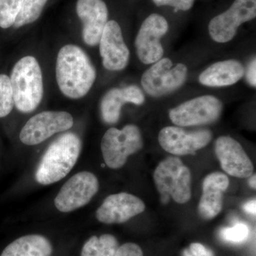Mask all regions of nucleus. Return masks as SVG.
I'll use <instances>...</instances> for the list:
<instances>
[{"instance_id":"24","label":"nucleus","mask_w":256,"mask_h":256,"mask_svg":"<svg viewBox=\"0 0 256 256\" xmlns=\"http://www.w3.org/2000/svg\"><path fill=\"white\" fill-rule=\"evenodd\" d=\"M22 0H0V28H10L14 25Z\"/></svg>"},{"instance_id":"3","label":"nucleus","mask_w":256,"mask_h":256,"mask_svg":"<svg viewBox=\"0 0 256 256\" xmlns=\"http://www.w3.org/2000/svg\"><path fill=\"white\" fill-rule=\"evenodd\" d=\"M14 105L20 112L35 110L43 98V77L40 64L28 56L16 62L10 77Z\"/></svg>"},{"instance_id":"33","label":"nucleus","mask_w":256,"mask_h":256,"mask_svg":"<svg viewBox=\"0 0 256 256\" xmlns=\"http://www.w3.org/2000/svg\"><path fill=\"white\" fill-rule=\"evenodd\" d=\"M184 256H194L191 254V252H190V250H184Z\"/></svg>"},{"instance_id":"5","label":"nucleus","mask_w":256,"mask_h":256,"mask_svg":"<svg viewBox=\"0 0 256 256\" xmlns=\"http://www.w3.org/2000/svg\"><path fill=\"white\" fill-rule=\"evenodd\" d=\"M142 146V134L134 124H128L122 130L110 128L101 141L104 161L111 169L124 166L128 156L140 150Z\"/></svg>"},{"instance_id":"4","label":"nucleus","mask_w":256,"mask_h":256,"mask_svg":"<svg viewBox=\"0 0 256 256\" xmlns=\"http://www.w3.org/2000/svg\"><path fill=\"white\" fill-rule=\"evenodd\" d=\"M154 180L163 203H168L170 197L178 204L191 198V172L180 158L169 156L162 161L154 171Z\"/></svg>"},{"instance_id":"13","label":"nucleus","mask_w":256,"mask_h":256,"mask_svg":"<svg viewBox=\"0 0 256 256\" xmlns=\"http://www.w3.org/2000/svg\"><path fill=\"white\" fill-rule=\"evenodd\" d=\"M146 210L144 202L130 194H114L107 197L96 212V218L101 223H124Z\"/></svg>"},{"instance_id":"31","label":"nucleus","mask_w":256,"mask_h":256,"mask_svg":"<svg viewBox=\"0 0 256 256\" xmlns=\"http://www.w3.org/2000/svg\"><path fill=\"white\" fill-rule=\"evenodd\" d=\"M256 201L255 198L252 201L247 202L244 206V210L250 214H256Z\"/></svg>"},{"instance_id":"16","label":"nucleus","mask_w":256,"mask_h":256,"mask_svg":"<svg viewBox=\"0 0 256 256\" xmlns=\"http://www.w3.org/2000/svg\"><path fill=\"white\" fill-rule=\"evenodd\" d=\"M76 12L84 24L85 43L92 46L98 44L108 18L106 3L102 0H78Z\"/></svg>"},{"instance_id":"32","label":"nucleus","mask_w":256,"mask_h":256,"mask_svg":"<svg viewBox=\"0 0 256 256\" xmlns=\"http://www.w3.org/2000/svg\"><path fill=\"white\" fill-rule=\"evenodd\" d=\"M256 174H254V176H252L250 180H249V185H250L252 188H256Z\"/></svg>"},{"instance_id":"22","label":"nucleus","mask_w":256,"mask_h":256,"mask_svg":"<svg viewBox=\"0 0 256 256\" xmlns=\"http://www.w3.org/2000/svg\"><path fill=\"white\" fill-rule=\"evenodd\" d=\"M47 2L48 0H22L21 8L13 26L15 28H20L36 21Z\"/></svg>"},{"instance_id":"30","label":"nucleus","mask_w":256,"mask_h":256,"mask_svg":"<svg viewBox=\"0 0 256 256\" xmlns=\"http://www.w3.org/2000/svg\"><path fill=\"white\" fill-rule=\"evenodd\" d=\"M256 58L252 60L249 64L248 68L247 69L246 77L248 82L252 86L256 87Z\"/></svg>"},{"instance_id":"17","label":"nucleus","mask_w":256,"mask_h":256,"mask_svg":"<svg viewBox=\"0 0 256 256\" xmlns=\"http://www.w3.org/2000/svg\"><path fill=\"white\" fill-rule=\"evenodd\" d=\"M228 176L220 172L207 175L202 185V195L198 204V214L204 220L215 218L222 212L224 193L228 188Z\"/></svg>"},{"instance_id":"20","label":"nucleus","mask_w":256,"mask_h":256,"mask_svg":"<svg viewBox=\"0 0 256 256\" xmlns=\"http://www.w3.org/2000/svg\"><path fill=\"white\" fill-rule=\"evenodd\" d=\"M127 102L129 101L124 88H112L106 92L100 104L101 114L106 124H116L122 106Z\"/></svg>"},{"instance_id":"25","label":"nucleus","mask_w":256,"mask_h":256,"mask_svg":"<svg viewBox=\"0 0 256 256\" xmlns=\"http://www.w3.org/2000/svg\"><path fill=\"white\" fill-rule=\"evenodd\" d=\"M249 235V228L246 224L238 223L234 226L222 228L220 236L227 242L239 244L247 240Z\"/></svg>"},{"instance_id":"28","label":"nucleus","mask_w":256,"mask_h":256,"mask_svg":"<svg viewBox=\"0 0 256 256\" xmlns=\"http://www.w3.org/2000/svg\"><path fill=\"white\" fill-rule=\"evenodd\" d=\"M114 256H144V254L137 244L127 242L119 246Z\"/></svg>"},{"instance_id":"9","label":"nucleus","mask_w":256,"mask_h":256,"mask_svg":"<svg viewBox=\"0 0 256 256\" xmlns=\"http://www.w3.org/2000/svg\"><path fill=\"white\" fill-rule=\"evenodd\" d=\"M222 102L212 96H204L183 102L170 111L173 124L182 127L212 124L222 114Z\"/></svg>"},{"instance_id":"27","label":"nucleus","mask_w":256,"mask_h":256,"mask_svg":"<svg viewBox=\"0 0 256 256\" xmlns=\"http://www.w3.org/2000/svg\"><path fill=\"white\" fill-rule=\"evenodd\" d=\"M124 94L128 98V101L130 104L136 105H142L144 102V96L140 88L136 86H130L124 88Z\"/></svg>"},{"instance_id":"23","label":"nucleus","mask_w":256,"mask_h":256,"mask_svg":"<svg viewBox=\"0 0 256 256\" xmlns=\"http://www.w3.org/2000/svg\"><path fill=\"white\" fill-rule=\"evenodd\" d=\"M14 102L10 78L0 74V118L6 117L12 110Z\"/></svg>"},{"instance_id":"1","label":"nucleus","mask_w":256,"mask_h":256,"mask_svg":"<svg viewBox=\"0 0 256 256\" xmlns=\"http://www.w3.org/2000/svg\"><path fill=\"white\" fill-rule=\"evenodd\" d=\"M57 84L64 95L72 99L84 97L92 88L96 70L80 47L66 45L60 48L56 67Z\"/></svg>"},{"instance_id":"2","label":"nucleus","mask_w":256,"mask_h":256,"mask_svg":"<svg viewBox=\"0 0 256 256\" xmlns=\"http://www.w3.org/2000/svg\"><path fill=\"white\" fill-rule=\"evenodd\" d=\"M80 150L82 141L77 134L67 132L57 138L48 146L37 168V182L52 184L65 178L76 163Z\"/></svg>"},{"instance_id":"10","label":"nucleus","mask_w":256,"mask_h":256,"mask_svg":"<svg viewBox=\"0 0 256 256\" xmlns=\"http://www.w3.org/2000/svg\"><path fill=\"white\" fill-rule=\"evenodd\" d=\"M256 16V0H235L228 10L210 20V36L218 43L230 41L239 26L254 20Z\"/></svg>"},{"instance_id":"7","label":"nucleus","mask_w":256,"mask_h":256,"mask_svg":"<svg viewBox=\"0 0 256 256\" xmlns=\"http://www.w3.org/2000/svg\"><path fill=\"white\" fill-rule=\"evenodd\" d=\"M72 114L64 111H44L31 118L20 134L22 142L26 146H36L52 136L72 128Z\"/></svg>"},{"instance_id":"14","label":"nucleus","mask_w":256,"mask_h":256,"mask_svg":"<svg viewBox=\"0 0 256 256\" xmlns=\"http://www.w3.org/2000/svg\"><path fill=\"white\" fill-rule=\"evenodd\" d=\"M215 152L222 169L230 176L248 178L254 173L252 160L240 143L233 138H218L216 141Z\"/></svg>"},{"instance_id":"19","label":"nucleus","mask_w":256,"mask_h":256,"mask_svg":"<svg viewBox=\"0 0 256 256\" xmlns=\"http://www.w3.org/2000/svg\"><path fill=\"white\" fill-rule=\"evenodd\" d=\"M52 244L44 236L36 234L24 236L9 244L0 256H50Z\"/></svg>"},{"instance_id":"18","label":"nucleus","mask_w":256,"mask_h":256,"mask_svg":"<svg viewBox=\"0 0 256 256\" xmlns=\"http://www.w3.org/2000/svg\"><path fill=\"white\" fill-rule=\"evenodd\" d=\"M244 66L236 60H227L212 64L200 76V82L210 87L233 85L244 75Z\"/></svg>"},{"instance_id":"6","label":"nucleus","mask_w":256,"mask_h":256,"mask_svg":"<svg viewBox=\"0 0 256 256\" xmlns=\"http://www.w3.org/2000/svg\"><path fill=\"white\" fill-rule=\"evenodd\" d=\"M188 68L182 64L173 65L170 58L156 62L142 75L141 82L146 94L158 97L170 94L182 86L186 78Z\"/></svg>"},{"instance_id":"15","label":"nucleus","mask_w":256,"mask_h":256,"mask_svg":"<svg viewBox=\"0 0 256 256\" xmlns=\"http://www.w3.org/2000/svg\"><path fill=\"white\" fill-rule=\"evenodd\" d=\"M99 44L102 65L106 69L116 72L122 70L127 66L130 52L124 43L120 26L117 22L114 20L108 22Z\"/></svg>"},{"instance_id":"29","label":"nucleus","mask_w":256,"mask_h":256,"mask_svg":"<svg viewBox=\"0 0 256 256\" xmlns=\"http://www.w3.org/2000/svg\"><path fill=\"white\" fill-rule=\"evenodd\" d=\"M190 252L194 256H214L212 250L198 242L192 244L190 245Z\"/></svg>"},{"instance_id":"21","label":"nucleus","mask_w":256,"mask_h":256,"mask_svg":"<svg viewBox=\"0 0 256 256\" xmlns=\"http://www.w3.org/2000/svg\"><path fill=\"white\" fill-rule=\"evenodd\" d=\"M118 248L117 239L110 234L94 236L84 244L80 256H114Z\"/></svg>"},{"instance_id":"11","label":"nucleus","mask_w":256,"mask_h":256,"mask_svg":"<svg viewBox=\"0 0 256 256\" xmlns=\"http://www.w3.org/2000/svg\"><path fill=\"white\" fill-rule=\"evenodd\" d=\"M168 30V21L160 14H150L143 22L134 42L138 58L143 64L156 63L161 60L164 50L160 38Z\"/></svg>"},{"instance_id":"26","label":"nucleus","mask_w":256,"mask_h":256,"mask_svg":"<svg viewBox=\"0 0 256 256\" xmlns=\"http://www.w3.org/2000/svg\"><path fill=\"white\" fill-rule=\"evenodd\" d=\"M156 6H171L176 10L186 11L191 9L194 0H152Z\"/></svg>"},{"instance_id":"8","label":"nucleus","mask_w":256,"mask_h":256,"mask_svg":"<svg viewBox=\"0 0 256 256\" xmlns=\"http://www.w3.org/2000/svg\"><path fill=\"white\" fill-rule=\"evenodd\" d=\"M99 190L97 178L89 172H80L69 178L56 196L55 206L67 213L86 205Z\"/></svg>"},{"instance_id":"12","label":"nucleus","mask_w":256,"mask_h":256,"mask_svg":"<svg viewBox=\"0 0 256 256\" xmlns=\"http://www.w3.org/2000/svg\"><path fill=\"white\" fill-rule=\"evenodd\" d=\"M212 133L208 130L188 132L178 127L169 126L160 131L158 140L165 151L176 156L194 154L206 146L212 140Z\"/></svg>"}]
</instances>
